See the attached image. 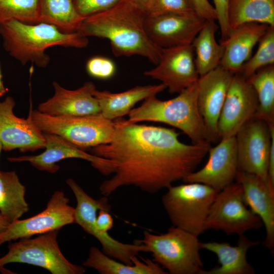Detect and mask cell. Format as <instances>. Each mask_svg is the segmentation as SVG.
I'll return each mask as SVG.
<instances>
[{
  "instance_id": "cell-1",
  "label": "cell",
  "mask_w": 274,
  "mask_h": 274,
  "mask_svg": "<svg viewBox=\"0 0 274 274\" xmlns=\"http://www.w3.org/2000/svg\"><path fill=\"white\" fill-rule=\"evenodd\" d=\"M108 143L92 148L93 154L105 159L99 172L112 175L99 187L108 197L127 186L153 194L167 189L195 170L211 147L210 143H182L174 129L130 123L119 118Z\"/></svg>"
},
{
  "instance_id": "cell-2",
  "label": "cell",
  "mask_w": 274,
  "mask_h": 274,
  "mask_svg": "<svg viewBox=\"0 0 274 274\" xmlns=\"http://www.w3.org/2000/svg\"><path fill=\"white\" fill-rule=\"evenodd\" d=\"M147 14L129 0H122L104 12L86 17L78 32L108 39L116 57L140 55L156 65L162 48L149 38L145 28Z\"/></svg>"
},
{
  "instance_id": "cell-3",
  "label": "cell",
  "mask_w": 274,
  "mask_h": 274,
  "mask_svg": "<svg viewBox=\"0 0 274 274\" xmlns=\"http://www.w3.org/2000/svg\"><path fill=\"white\" fill-rule=\"evenodd\" d=\"M3 45L10 56L22 65L28 62L45 68L50 61L46 50L53 46L83 48L88 38L79 32L64 33L46 23L30 24L10 20L0 24Z\"/></svg>"
},
{
  "instance_id": "cell-4",
  "label": "cell",
  "mask_w": 274,
  "mask_h": 274,
  "mask_svg": "<svg viewBox=\"0 0 274 274\" xmlns=\"http://www.w3.org/2000/svg\"><path fill=\"white\" fill-rule=\"evenodd\" d=\"M178 94L166 100L159 99L156 95L147 98L140 106L130 111L126 122L163 123L181 130L192 144L210 143L198 106L197 81Z\"/></svg>"
},
{
  "instance_id": "cell-5",
  "label": "cell",
  "mask_w": 274,
  "mask_h": 274,
  "mask_svg": "<svg viewBox=\"0 0 274 274\" xmlns=\"http://www.w3.org/2000/svg\"><path fill=\"white\" fill-rule=\"evenodd\" d=\"M136 242L143 244L155 262L171 274H203L197 235L173 226L165 233L145 230Z\"/></svg>"
},
{
  "instance_id": "cell-6",
  "label": "cell",
  "mask_w": 274,
  "mask_h": 274,
  "mask_svg": "<svg viewBox=\"0 0 274 274\" xmlns=\"http://www.w3.org/2000/svg\"><path fill=\"white\" fill-rule=\"evenodd\" d=\"M29 116L43 133L56 135L84 150L109 143L115 132V121L100 113L83 116H54L31 110Z\"/></svg>"
},
{
  "instance_id": "cell-7",
  "label": "cell",
  "mask_w": 274,
  "mask_h": 274,
  "mask_svg": "<svg viewBox=\"0 0 274 274\" xmlns=\"http://www.w3.org/2000/svg\"><path fill=\"white\" fill-rule=\"evenodd\" d=\"M219 191L200 183H185L167 188L162 202L173 226L199 236Z\"/></svg>"
},
{
  "instance_id": "cell-8",
  "label": "cell",
  "mask_w": 274,
  "mask_h": 274,
  "mask_svg": "<svg viewBox=\"0 0 274 274\" xmlns=\"http://www.w3.org/2000/svg\"><path fill=\"white\" fill-rule=\"evenodd\" d=\"M59 230L40 234L36 237L20 238L8 245V253L0 258V270L11 263H22L41 267L52 274H83L84 266L70 262L59 247Z\"/></svg>"
},
{
  "instance_id": "cell-9",
  "label": "cell",
  "mask_w": 274,
  "mask_h": 274,
  "mask_svg": "<svg viewBox=\"0 0 274 274\" xmlns=\"http://www.w3.org/2000/svg\"><path fill=\"white\" fill-rule=\"evenodd\" d=\"M100 203L92 198L79 201L75 209L74 223L80 225L100 243L102 252L120 262L132 264L131 258L140 252H146L145 246L139 242L127 244L113 238L108 233L114 225L110 211L100 210Z\"/></svg>"
},
{
  "instance_id": "cell-10",
  "label": "cell",
  "mask_w": 274,
  "mask_h": 274,
  "mask_svg": "<svg viewBox=\"0 0 274 274\" xmlns=\"http://www.w3.org/2000/svg\"><path fill=\"white\" fill-rule=\"evenodd\" d=\"M263 226L260 218L247 208L240 184L235 182L220 190L211 206L205 230H221L228 235L244 234Z\"/></svg>"
},
{
  "instance_id": "cell-11",
  "label": "cell",
  "mask_w": 274,
  "mask_h": 274,
  "mask_svg": "<svg viewBox=\"0 0 274 274\" xmlns=\"http://www.w3.org/2000/svg\"><path fill=\"white\" fill-rule=\"evenodd\" d=\"M273 125L253 118L235 135L238 170L256 175L268 184V160Z\"/></svg>"
},
{
  "instance_id": "cell-12",
  "label": "cell",
  "mask_w": 274,
  "mask_h": 274,
  "mask_svg": "<svg viewBox=\"0 0 274 274\" xmlns=\"http://www.w3.org/2000/svg\"><path fill=\"white\" fill-rule=\"evenodd\" d=\"M69 199L63 192L56 191L39 214L23 220H17L10 224L0 233V246L6 242L59 230L64 226L74 223L75 208L69 204Z\"/></svg>"
},
{
  "instance_id": "cell-13",
  "label": "cell",
  "mask_w": 274,
  "mask_h": 274,
  "mask_svg": "<svg viewBox=\"0 0 274 274\" xmlns=\"http://www.w3.org/2000/svg\"><path fill=\"white\" fill-rule=\"evenodd\" d=\"M258 108L257 96L252 85L241 74H234L218 120L220 140L235 136L245 123L254 117Z\"/></svg>"
},
{
  "instance_id": "cell-14",
  "label": "cell",
  "mask_w": 274,
  "mask_h": 274,
  "mask_svg": "<svg viewBox=\"0 0 274 274\" xmlns=\"http://www.w3.org/2000/svg\"><path fill=\"white\" fill-rule=\"evenodd\" d=\"M192 45L162 49L158 63L145 76L161 82L170 93H179L199 78Z\"/></svg>"
},
{
  "instance_id": "cell-15",
  "label": "cell",
  "mask_w": 274,
  "mask_h": 274,
  "mask_svg": "<svg viewBox=\"0 0 274 274\" xmlns=\"http://www.w3.org/2000/svg\"><path fill=\"white\" fill-rule=\"evenodd\" d=\"M205 21L196 13L147 15L145 28L156 46L168 48L191 45Z\"/></svg>"
},
{
  "instance_id": "cell-16",
  "label": "cell",
  "mask_w": 274,
  "mask_h": 274,
  "mask_svg": "<svg viewBox=\"0 0 274 274\" xmlns=\"http://www.w3.org/2000/svg\"><path fill=\"white\" fill-rule=\"evenodd\" d=\"M234 74L219 65L197 81L198 106L210 143L220 141L218 120Z\"/></svg>"
},
{
  "instance_id": "cell-17",
  "label": "cell",
  "mask_w": 274,
  "mask_h": 274,
  "mask_svg": "<svg viewBox=\"0 0 274 274\" xmlns=\"http://www.w3.org/2000/svg\"><path fill=\"white\" fill-rule=\"evenodd\" d=\"M219 141L209 149V159L204 166L186 177L182 180L184 183H202L219 191L234 182L238 171L235 137Z\"/></svg>"
},
{
  "instance_id": "cell-18",
  "label": "cell",
  "mask_w": 274,
  "mask_h": 274,
  "mask_svg": "<svg viewBox=\"0 0 274 274\" xmlns=\"http://www.w3.org/2000/svg\"><path fill=\"white\" fill-rule=\"evenodd\" d=\"M14 99L7 96L0 101V140L3 150L18 149L22 152H33L45 148L44 133L33 124L29 116L27 119L16 116L14 112Z\"/></svg>"
},
{
  "instance_id": "cell-19",
  "label": "cell",
  "mask_w": 274,
  "mask_h": 274,
  "mask_svg": "<svg viewBox=\"0 0 274 274\" xmlns=\"http://www.w3.org/2000/svg\"><path fill=\"white\" fill-rule=\"evenodd\" d=\"M235 181L241 184L244 200L261 220L266 230L263 245L274 246V188L256 175L238 170Z\"/></svg>"
},
{
  "instance_id": "cell-20",
  "label": "cell",
  "mask_w": 274,
  "mask_h": 274,
  "mask_svg": "<svg viewBox=\"0 0 274 274\" xmlns=\"http://www.w3.org/2000/svg\"><path fill=\"white\" fill-rule=\"evenodd\" d=\"M52 85L54 93L47 100L40 104L39 112L51 116H83L100 113L96 99L93 94L96 88L92 82H86L75 90L62 87L57 82Z\"/></svg>"
},
{
  "instance_id": "cell-21",
  "label": "cell",
  "mask_w": 274,
  "mask_h": 274,
  "mask_svg": "<svg viewBox=\"0 0 274 274\" xmlns=\"http://www.w3.org/2000/svg\"><path fill=\"white\" fill-rule=\"evenodd\" d=\"M45 151L37 155L21 156L7 158L11 162H28L40 170L55 173L59 169L56 163L67 158H79L87 160L97 170L105 162V159L89 154L63 139L56 135L44 133Z\"/></svg>"
},
{
  "instance_id": "cell-22",
  "label": "cell",
  "mask_w": 274,
  "mask_h": 274,
  "mask_svg": "<svg viewBox=\"0 0 274 274\" xmlns=\"http://www.w3.org/2000/svg\"><path fill=\"white\" fill-rule=\"evenodd\" d=\"M267 24L248 22L230 30L226 40L220 42L224 51L219 65L230 72H239L243 65L250 58L253 48L264 35Z\"/></svg>"
},
{
  "instance_id": "cell-23",
  "label": "cell",
  "mask_w": 274,
  "mask_h": 274,
  "mask_svg": "<svg viewBox=\"0 0 274 274\" xmlns=\"http://www.w3.org/2000/svg\"><path fill=\"white\" fill-rule=\"evenodd\" d=\"M259 244L257 241L249 239L244 234L239 235L236 246L228 243L200 242L201 249H205L216 255L220 266L203 274H253L255 270L248 262L246 255L248 250Z\"/></svg>"
},
{
  "instance_id": "cell-24",
  "label": "cell",
  "mask_w": 274,
  "mask_h": 274,
  "mask_svg": "<svg viewBox=\"0 0 274 274\" xmlns=\"http://www.w3.org/2000/svg\"><path fill=\"white\" fill-rule=\"evenodd\" d=\"M165 88L162 83L136 86L119 93L99 91L95 88L93 94L98 102L100 113L105 118L113 120L128 115L137 102L156 95Z\"/></svg>"
},
{
  "instance_id": "cell-25",
  "label": "cell",
  "mask_w": 274,
  "mask_h": 274,
  "mask_svg": "<svg viewBox=\"0 0 274 274\" xmlns=\"http://www.w3.org/2000/svg\"><path fill=\"white\" fill-rule=\"evenodd\" d=\"M132 264L118 261L97 247H92L84 266L95 269L100 274H165L167 273L157 263L150 259L141 260L138 256L131 258Z\"/></svg>"
},
{
  "instance_id": "cell-26",
  "label": "cell",
  "mask_w": 274,
  "mask_h": 274,
  "mask_svg": "<svg viewBox=\"0 0 274 274\" xmlns=\"http://www.w3.org/2000/svg\"><path fill=\"white\" fill-rule=\"evenodd\" d=\"M215 20H206L198 33L192 42L196 67L202 76L219 66L224 46L216 40L215 33L218 26Z\"/></svg>"
},
{
  "instance_id": "cell-27",
  "label": "cell",
  "mask_w": 274,
  "mask_h": 274,
  "mask_svg": "<svg viewBox=\"0 0 274 274\" xmlns=\"http://www.w3.org/2000/svg\"><path fill=\"white\" fill-rule=\"evenodd\" d=\"M25 187L15 171L0 170V213L10 223L28 212Z\"/></svg>"
},
{
  "instance_id": "cell-28",
  "label": "cell",
  "mask_w": 274,
  "mask_h": 274,
  "mask_svg": "<svg viewBox=\"0 0 274 274\" xmlns=\"http://www.w3.org/2000/svg\"><path fill=\"white\" fill-rule=\"evenodd\" d=\"M228 19L230 29L248 22L274 27V0H229Z\"/></svg>"
},
{
  "instance_id": "cell-29",
  "label": "cell",
  "mask_w": 274,
  "mask_h": 274,
  "mask_svg": "<svg viewBox=\"0 0 274 274\" xmlns=\"http://www.w3.org/2000/svg\"><path fill=\"white\" fill-rule=\"evenodd\" d=\"M40 14V23L52 24L64 33L78 31L85 18L73 0H41Z\"/></svg>"
},
{
  "instance_id": "cell-30",
  "label": "cell",
  "mask_w": 274,
  "mask_h": 274,
  "mask_svg": "<svg viewBox=\"0 0 274 274\" xmlns=\"http://www.w3.org/2000/svg\"><path fill=\"white\" fill-rule=\"evenodd\" d=\"M258 100L254 117L274 124V64L261 68L249 78Z\"/></svg>"
},
{
  "instance_id": "cell-31",
  "label": "cell",
  "mask_w": 274,
  "mask_h": 274,
  "mask_svg": "<svg viewBox=\"0 0 274 274\" xmlns=\"http://www.w3.org/2000/svg\"><path fill=\"white\" fill-rule=\"evenodd\" d=\"M41 0H0V24L10 20L40 23Z\"/></svg>"
},
{
  "instance_id": "cell-32",
  "label": "cell",
  "mask_w": 274,
  "mask_h": 274,
  "mask_svg": "<svg viewBox=\"0 0 274 274\" xmlns=\"http://www.w3.org/2000/svg\"><path fill=\"white\" fill-rule=\"evenodd\" d=\"M274 64V27L269 26L259 41L256 52L243 65L239 73L248 79L257 71Z\"/></svg>"
},
{
  "instance_id": "cell-33",
  "label": "cell",
  "mask_w": 274,
  "mask_h": 274,
  "mask_svg": "<svg viewBox=\"0 0 274 274\" xmlns=\"http://www.w3.org/2000/svg\"><path fill=\"white\" fill-rule=\"evenodd\" d=\"M191 0H153L146 14L153 16L168 14H195Z\"/></svg>"
},
{
  "instance_id": "cell-34",
  "label": "cell",
  "mask_w": 274,
  "mask_h": 274,
  "mask_svg": "<svg viewBox=\"0 0 274 274\" xmlns=\"http://www.w3.org/2000/svg\"><path fill=\"white\" fill-rule=\"evenodd\" d=\"M86 69L90 76L101 80L112 78L115 74L116 66L110 58L101 56H96L87 61Z\"/></svg>"
},
{
  "instance_id": "cell-35",
  "label": "cell",
  "mask_w": 274,
  "mask_h": 274,
  "mask_svg": "<svg viewBox=\"0 0 274 274\" xmlns=\"http://www.w3.org/2000/svg\"><path fill=\"white\" fill-rule=\"evenodd\" d=\"M122 0H73L78 13L86 18L106 11Z\"/></svg>"
},
{
  "instance_id": "cell-36",
  "label": "cell",
  "mask_w": 274,
  "mask_h": 274,
  "mask_svg": "<svg viewBox=\"0 0 274 274\" xmlns=\"http://www.w3.org/2000/svg\"><path fill=\"white\" fill-rule=\"evenodd\" d=\"M213 3L221 31L220 42H222L227 39L230 30L228 19L229 0H213Z\"/></svg>"
},
{
  "instance_id": "cell-37",
  "label": "cell",
  "mask_w": 274,
  "mask_h": 274,
  "mask_svg": "<svg viewBox=\"0 0 274 274\" xmlns=\"http://www.w3.org/2000/svg\"><path fill=\"white\" fill-rule=\"evenodd\" d=\"M197 14L205 20H217L214 6L208 0H191Z\"/></svg>"
},
{
  "instance_id": "cell-38",
  "label": "cell",
  "mask_w": 274,
  "mask_h": 274,
  "mask_svg": "<svg viewBox=\"0 0 274 274\" xmlns=\"http://www.w3.org/2000/svg\"><path fill=\"white\" fill-rule=\"evenodd\" d=\"M271 142L269 151L268 178L270 185L274 188V125L271 126Z\"/></svg>"
},
{
  "instance_id": "cell-39",
  "label": "cell",
  "mask_w": 274,
  "mask_h": 274,
  "mask_svg": "<svg viewBox=\"0 0 274 274\" xmlns=\"http://www.w3.org/2000/svg\"><path fill=\"white\" fill-rule=\"evenodd\" d=\"M138 8L143 11L146 14L153 0H129Z\"/></svg>"
},
{
  "instance_id": "cell-40",
  "label": "cell",
  "mask_w": 274,
  "mask_h": 274,
  "mask_svg": "<svg viewBox=\"0 0 274 274\" xmlns=\"http://www.w3.org/2000/svg\"><path fill=\"white\" fill-rule=\"evenodd\" d=\"M10 224L9 222L0 213V233L5 231Z\"/></svg>"
},
{
  "instance_id": "cell-41",
  "label": "cell",
  "mask_w": 274,
  "mask_h": 274,
  "mask_svg": "<svg viewBox=\"0 0 274 274\" xmlns=\"http://www.w3.org/2000/svg\"><path fill=\"white\" fill-rule=\"evenodd\" d=\"M8 91V89L5 86L3 81V75L0 65V97L5 95Z\"/></svg>"
},
{
  "instance_id": "cell-42",
  "label": "cell",
  "mask_w": 274,
  "mask_h": 274,
  "mask_svg": "<svg viewBox=\"0 0 274 274\" xmlns=\"http://www.w3.org/2000/svg\"><path fill=\"white\" fill-rule=\"evenodd\" d=\"M2 150H3V145H2V142H1V141L0 140V154H1V152Z\"/></svg>"
}]
</instances>
